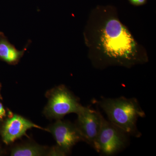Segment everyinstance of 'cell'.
I'll list each match as a JSON object with an SVG mask.
<instances>
[{
	"label": "cell",
	"mask_w": 156,
	"mask_h": 156,
	"mask_svg": "<svg viewBox=\"0 0 156 156\" xmlns=\"http://www.w3.org/2000/svg\"><path fill=\"white\" fill-rule=\"evenodd\" d=\"M99 45L103 64L131 66L145 61L139 56L136 44L129 30L118 20L107 22L101 30Z\"/></svg>",
	"instance_id": "1"
},
{
	"label": "cell",
	"mask_w": 156,
	"mask_h": 156,
	"mask_svg": "<svg viewBox=\"0 0 156 156\" xmlns=\"http://www.w3.org/2000/svg\"><path fill=\"white\" fill-rule=\"evenodd\" d=\"M98 103L112 124L129 136H141L136 124L138 119L144 118L145 114L136 98H102Z\"/></svg>",
	"instance_id": "2"
},
{
	"label": "cell",
	"mask_w": 156,
	"mask_h": 156,
	"mask_svg": "<svg viewBox=\"0 0 156 156\" xmlns=\"http://www.w3.org/2000/svg\"><path fill=\"white\" fill-rule=\"evenodd\" d=\"M6 116V112L2 104L0 102V119H2Z\"/></svg>",
	"instance_id": "11"
},
{
	"label": "cell",
	"mask_w": 156,
	"mask_h": 156,
	"mask_svg": "<svg viewBox=\"0 0 156 156\" xmlns=\"http://www.w3.org/2000/svg\"><path fill=\"white\" fill-rule=\"evenodd\" d=\"M28 46L29 44L23 50L19 51L9 42L4 33L0 32V60L9 64H17Z\"/></svg>",
	"instance_id": "8"
},
{
	"label": "cell",
	"mask_w": 156,
	"mask_h": 156,
	"mask_svg": "<svg viewBox=\"0 0 156 156\" xmlns=\"http://www.w3.org/2000/svg\"><path fill=\"white\" fill-rule=\"evenodd\" d=\"M44 129L21 116L14 115L6 121L2 130L3 141L6 144L25 135L26 132L31 128Z\"/></svg>",
	"instance_id": "7"
},
{
	"label": "cell",
	"mask_w": 156,
	"mask_h": 156,
	"mask_svg": "<svg viewBox=\"0 0 156 156\" xmlns=\"http://www.w3.org/2000/svg\"><path fill=\"white\" fill-rule=\"evenodd\" d=\"M77 115V119L75 125L83 136L84 141L95 150L101 126L102 115L98 111L84 106Z\"/></svg>",
	"instance_id": "5"
},
{
	"label": "cell",
	"mask_w": 156,
	"mask_h": 156,
	"mask_svg": "<svg viewBox=\"0 0 156 156\" xmlns=\"http://www.w3.org/2000/svg\"><path fill=\"white\" fill-rule=\"evenodd\" d=\"M129 136L102 116L95 151L105 156L115 154L126 147Z\"/></svg>",
	"instance_id": "4"
},
{
	"label": "cell",
	"mask_w": 156,
	"mask_h": 156,
	"mask_svg": "<svg viewBox=\"0 0 156 156\" xmlns=\"http://www.w3.org/2000/svg\"><path fill=\"white\" fill-rule=\"evenodd\" d=\"M50 148L38 144H27L15 147L11 150L12 156H50Z\"/></svg>",
	"instance_id": "9"
},
{
	"label": "cell",
	"mask_w": 156,
	"mask_h": 156,
	"mask_svg": "<svg viewBox=\"0 0 156 156\" xmlns=\"http://www.w3.org/2000/svg\"><path fill=\"white\" fill-rule=\"evenodd\" d=\"M147 0H129L130 2L134 5L140 6L144 5Z\"/></svg>",
	"instance_id": "10"
},
{
	"label": "cell",
	"mask_w": 156,
	"mask_h": 156,
	"mask_svg": "<svg viewBox=\"0 0 156 156\" xmlns=\"http://www.w3.org/2000/svg\"><path fill=\"white\" fill-rule=\"evenodd\" d=\"M48 96V102L44 113L51 119H61L69 114H77L83 107L75 96L63 85L51 90Z\"/></svg>",
	"instance_id": "3"
},
{
	"label": "cell",
	"mask_w": 156,
	"mask_h": 156,
	"mask_svg": "<svg viewBox=\"0 0 156 156\" xmlns=\"http://www.w3.org/2000/svg\"><path fill=\"white\" fill-rule=\"evenodd\" d=\"M56 140V146L67 155L74 145L83 141L75 124L58 119L48 129Z\"/></svg>",
	"instance_id": "6"
},
{
	"label": "cell",
	"mask_w": 156,
	"mask_h": 156,
	"mask_svg": "<svg viewBox=\"0 0 156 156\" xmlns=\"http://www.w3.org/2000/svg\"><path fill=\"white\" fill-rule=\"evenodd\" d=\"M1 84H0V99H2V96H1Z\"/></svg>",
	"instance_id": "12"
}]
</instances>
